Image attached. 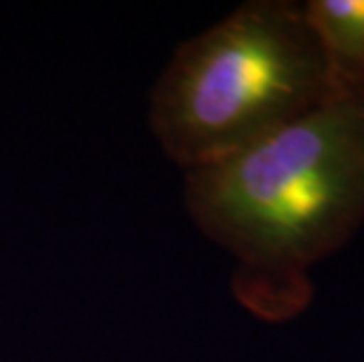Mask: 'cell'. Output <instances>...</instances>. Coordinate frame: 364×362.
<instances>
[{"instance_id":"6da1fadb","label":"cell","mask_w":364,"mask_h":362,"mask_svg":"<svg viewBox=\"0 0 364 362\" xmlns=\"http://www.w3.org/2000/svg\"><path fill=\"white\" fill-rule=\"evenodd\" d=\"M186 210L235 261L233 294L266 322L304 313L311 271L364 223V90L186 172Z\"/></svg>"},{"instance_id":"7a4b0ae2","label":"cell","mask_w":364,"mask_h":362,"mask_svg":"<svg viewBox=\"0 0 364 362\" xmlns=\"http://www.w3.org/2000/svg\"><path fill=\"white\" fill-rule=\"evenodd\" d=\"M334 97L304 5L250 0L174 52L151 92L149 122L162 153L191 172Z\"/></svg>"},{"instance_id":"3957f363","label":"cell","mask_w":364,"mask_h":362,"mask_svg":"<svg viewBox=\"0 0 364 362\" xmlns=\"http://www.w3.org/2000/svg\"><path fill=\"white\" fill-rule=\"evenodd\" d=\"M304 12L336 92L364 90V0H311Z\"/></svg>"}]
</instances>
